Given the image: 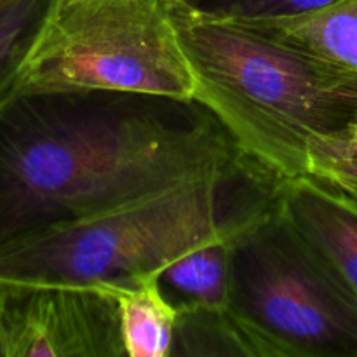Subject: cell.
Listing matches in <instances>:
<instances>
[{
	"instance_id": "1",
	"label": "cell",
	"mask_w": 357,
	"mask_h": 357,
	"mask_svg": "<svg viewBox=\"0 0 357 357\" xmlns=\"http://www.w3.org/2000/svg\"><path fill=\"white\" fill-rule=\"evenodd\" d=\"M243 162L195 101L20 93L0 108V241Z\"/></svg>"
},
{
	"instance_id": "2",
	"label": "cell",
	"mask_w": 357,
	"mask_h": 357,
	"mask_svg": "<svg viewBox=\"0 0 357 357\" xmlns=\"http://www.w3.org/2000/svg\"><path fill=\"white\" fill-rule=\"evenodd\" d=\"M174 3L194 101L278 190L342 197L357 183V75L244 21Z\"/></svg>"
},
{
	"instance_id": "3",
	"label": "cell",
	"mask_w": 357,
	"mask_h": 357,
	"mask_svg": "<svg viewBox=\"0 0 357 357\" xmlns=\"http://www.w3.org/2000/svg\"><path fill=\"white\" fill-rule=\"evenodd\" d=\"M278 192L237 162L0 241V284H131L194 248L239 232Z\"/></svg>"
},
{
	"instance_id": "4",
	"label": "cell",
	"mask_w": 357,
	"mask_h": 357,
	"mask_svg": "<svg viewBox=\"0 0 357 357\" xmlns=\"http://www.w3.org/2000/svg\"><path fill=\"white\" fill-rule=\"evenodd\" d=\"M229 305L279 357H357V291L281 192L234 236Z\"/></svg>"
},
{
	"instance_id": "5",
	"label": "cell",
	"mask_w": 357,
	"mask_h": 357,
	"mask_svg": "<svg viewBox=\"0 0 357 357\" xmlns=\"http://www.w3.org/2000/svg\"><path fill=\"white\" fill-rule=\"evenodd\" d=\"M119 91L194 101L169 0H58L24 59L20 93Z\"/></svg>"
},
{
	"instance_id": "6",
	"label": "cell",
	"mask_w": 357,
	"mask_h": 357,
	"mask_svg": "<svg viewBox=\"0 0 357 357\" xmlns=\"http://www.w3.org/2000/svg\"><path fill=\"white\" fill-rule=\"evenodd\" d=\"M6 357H124L117 300L108 289L0 284Z\"/></svg>"
},
{
	"instance_id": "7",
	"label": "cell",
	"mask_w": 357,
	"mask_h": 357,
	"mask_svg": "<svg viewBox=\"0 0 357 357\" xmlns=\"http://www.w3.org/2000/svg\"><path fill=\"white\" fill-rule=\"evenodd\" d=\"M244 23L357 75V0H340L300 16Z\"/></svg>"
},
{
	"instance_id": "8",
	"label": "cell",
	"mask_w": 357,
	"mask_h": 357,
	"mask_svg": "<svg viewBox=\"0 0 357 357\" xmlns=\"http://www.w3.org/2000/svg\"><path fill=\"white\" fill-rule=\"evenodd\" d=\"M279 357L274 345L230 305L178 310L171 357Z\"/></svg>"
},
{
	"instance_id": "9",
	"label": "cell",
	"mask_w": 357,
	"mask_h": 357,
	"mask_svg": "<svg viewBox=\"0 0 357 357\" xmlns=\"http://www.w3.org/2000/svg\"><path fill=\"white\" fill-rule=\"evenodd\" d=\"M236 234L194 248L157 272L164 296L176 310L229 305L232 239Z\"/></svg>"
},
{
	"instance_id": "10",
	"label": "cell",
	"mask_w": 357,
	"mask_h": 357,
	"mask_svg": "<svg viewBox=\"0 0 357 357\" xmlns=\"http://www.w3.org/2000/svg\"><path fill=\"white\" fill-rule=\"evenodd\" d=\"M117 300L126 357H171L178 310L157 275L108 289Z\"/></svg>"
},
{
	"instance_id": "11",
	"label": "cell",
	"mask_w": 357,
	"mask_h": 357,
	"mask_svg": "<svg viewBox=\"0 0 357 357\" xmlns=\"http://www.w3.org/2000/svg\"><path fill=\"white\" fill-rule=\"evenodd\" d=\"M279 192L296 223L319 244L357 291V211L310 188Z\"/></svg>"
},
{
	"instance_id": "12",
	"label": "cell",
	"mask_w": 357,
	"mask_h": 357,
	"mask_svg": "<svg viewBox=\"0 0 357 357\" xmlns=\"http://www.w3.org/2000/svg\"><path fill=\"white\" fill-rule=\"evenodd\" d=\"M58 0H9L0 6V108L17 94L21 70Z\"/></svg>"
},
{
	"instance_id": "13",
	"label": "cell",
	"mask_w": 357,
	"mask_h": 357,
	"mask_svg": "<svg viewBox=\"0 0 357 357\" xmlns=\"http://www.w3.org/2000/svg\"><path fill=\"white\" fill-rule=\"evenodd\" d=\"M340 0H194L188 6L237 21H268L314 13Z\"/></svg>"
},
{
	"instance_id": "14",
	"label": "cell",
	"mask_w": 357,
	"mask_h": 357,
	"mask_svg": "<svg viewBox=\"0 0 357 357\" xmlns=\"http://www.w3.org/2000/svg\"><path fill=\"white\" fill-rule=\"evenodd\" d=\"M345 204L351 206V208L354 209V211H357V187L354 188V192H352V194H351V197H349L347 201H345Z\"/></svg>"
},
{
	"instance_id": "15",
	"label": "cell",
	"mask_w": 357,
	"mask_h": 357,
	"mask_svg": "<svg viewBox=\"0 0 357 357\" xmlns=\"http://www.w3.org/2000/svg\"><path fill=\"white\" fill-rule=\"evenodd\" d=\"M352 142H354V149L357 152V121H356V126H354V135H352Z\"/></svg>"
},
{
	"instance_id": "16",
	"label": "cell",
	"mask_w": 357,
	"mask_h": 357,
	"mask_svg": "<svg viewBox=\"0 0 357 357\" xmlns=\"http://www.w3.org/2000/svg\"><path fill=\"white\" fill-rule=\"evenodd\" d=\"M0 357H6V356H3V340H2V326H0Z\"/></svg>"
},
{
	"instance_id": "17",
	"label": "cell",
	"mask_w": 357,
	"mask_h": 357,
	"mask_svg": "<svg viewBox=\"0 0 357 357\" xmlns=\"http://www.w3.org/2000/svg\"><path fill=\"white\" fill-rule=\"evenodd\" d=\"M169 2H178V3H190L194 0H169Z\"/></svg>"
},
{
	"instance_id": "18",
	"label": "cell",
	"mask_w": 357,
	"mask_h": 357,
	"mask_svg": "<svg viewBox=\"0 0 357 357\" xmlns=\"http://www.w3.org/2000/svg\"><path fill=\"white\" fill-rule=\"evenodd\" d=\"M6 2H9V0H0V6H2V3H6Z\"/></svg>"
}]
</instances>
